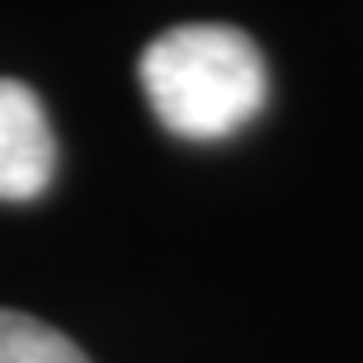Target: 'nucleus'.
Listing matches in <instances>:
<instances>
[{
	"instance_id": "f257e3e1",
	"label": "nucleus",
	"mask_w": 363,
	"mask_h": 363,
	"mask_svg": "<svg viewBox=\"0 0 363 363\" xmlns=\"http://www.w3.org/2000/svg\"><path fill=\"white\" fill-rule=\"evenodd\" d=\"M142 94L175 137L217 142L264 108V57L231 24H179L147 43L137 62Z\"/></svg>"
},
{
	"instance_id": "7ed1b4c3",
	"label": "nucleus",
	"mask_w": 363,
	"mask_h": 363,
	"mask_svg": "<svg viewBox=\"0 0 363 363\" xmlns=\"http://www.w3.org/2000/svg\"><path fill=\"white\" fill-rule=\"evenodd\" d=\"M0 363H90V359L48 321L0 307Z\"/></svg>"
},
{
	"instance_id": "f03ea898",
	"label": "nucleus",
	"mask_w": 363,
	"mask_h": 363,
	"mask_svg": "<svg viewBox=\"0 0 363 363\" xmlns=\"http://www.w3.org/2000/svg\"><path fill=\"white\" fill-rule=\"evenodd\" d=\"M57 175V137L48 108L24 81L0 76V199L28 203Z\"/></svg>"
}]
</instances>
